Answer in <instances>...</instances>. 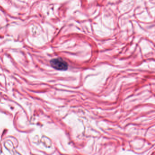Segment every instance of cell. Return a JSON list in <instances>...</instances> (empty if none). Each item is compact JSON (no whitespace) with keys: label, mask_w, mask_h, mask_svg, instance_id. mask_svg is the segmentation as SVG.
Wrapping results in <instances>:
<instances>
[{"label":"cell","mask_w":155,"mask_h":155,"mask_svg":"<svg viewBox=\"0 0 155 155\" xmlns=\"http://www.w3.org/2000/svg\"><path fill=\"white\" fill-rule=\"evenodd\" d=\"M50 64L53 68L59 71H66L68 69L67 62L61 58L52 59L50 61Z\"/></svg>","instance_id":"cell-1"}]
</instances>
